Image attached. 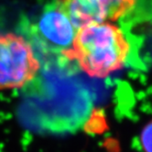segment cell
Wrapping results in <instances>:
<instances>
[{
  "label": "cell",
  "mask_w": 152,
  "mask_h": 152,
  "mask_svg": "<svg viewBox=\"0 0 152 152\" xmlns=\"http://www.w3.org/2000/svg\"><path fill=\"white\" fill-rule=\"evenodd\" d=\"M130 50V42L119 27L109 21L91 22L78 28L62 57L76 61L90 77L103 79L124 67Z\"/></svg>",
  "instance_id": "obj_1"
},
{
  "label": "cell",
  "mask_w": 152,
  "mask_h": 152,
  "mask_svg": "<svg viewBox=\"0 0 152 152\" xmlns=\"http://www.w3.org/2000/svg\"><path fill=\"white\" fill-rule=\"evenodd\" d=\"M140 145L144 152H152V120L149 121L141 131Z\"/></svg>",
  "instance_id": "obj_5"
},
{
  "label": "cell",
  "mask_w": 152,
  "mask_h": 152,
  "mask_svg": "<svg viewBox=\"0 0 152 152\" xmlns=\"http://www.w3.org/2000/svg\"><path fill=\"white\" fill-rule=\"evenodd\" d=\"M77 29L61 0H58L42 8L30 24L28 35L33 40L31 44H35L39 50L62 56L71 49Z\"/></svg>",
  "instance_id": "obj_3"
},
{
  "label": "cell",
  "mask_w": 152,
  "mask_h": 152,
  "mask_svg": "<svg viewBox=\"0 0 152 152\" xmlns=\"http://www.w3.org/2000/svg\"><path fill=\"white\" fill-rule=\"evenodd\" d=\"M78 28L91 22L115 21L132 11L137 0H61Z\"/></svg>",
  "instance_id": "obj_4"
},
{
  "label": "cell",
  "mask_w": 152,
  "mask_h": 152,
  "mask_svg": "<svg viewBox=\"0 0 152 152\" xmlns=\"http://www.w3.org/2000/svg\"><path fill=\"white\" fill-rule=\"evenodd\" d=\"M39 70L40 61L27 38L12 32L0 33V90L24 87Z\"/></svg>",
  "instance_id": "obj_2"
}]
</instances>
